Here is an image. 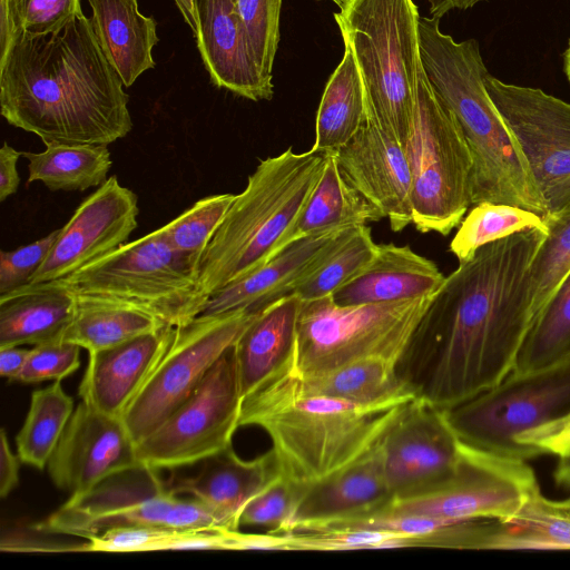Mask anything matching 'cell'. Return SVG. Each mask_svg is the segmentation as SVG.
Returning <instances> with one entry per match:
<instances>
[{"instance_id": "obj_49", "label": "cell", "mask_w": 570, "mask_h": 570, "mask_svg": "<svg viewBox=\"0 0 570 570\" xmlns=\"http://www.w3.org/2000/svg\"><path fill=\"white\" fill-rule=\"evenodd\" d=\"M18 454H13L7 439L6 431L1 430L0 435V495L6 498L19 483Z\"/></svg>"}, {"instance_id": "obj_20", "label": "cell", "mask_w": 570, "mask_h": 570, "mask_svg": "<svg viewBox=\"0 0 570 570\" xmlns=\"http://www.w3.org/2000/svg\"><path fill=\"white\" fill-rule=\"evenodd\" d=\"M175 328L165 326L118 345L88 352L79 386L81 402L101 413L122 419L168 350Z\"/></svg>"}, {"instance_id": "obj_25", "label": "cell", "mask_w": 570, "mask_h": 570, "mask_svg": "<svg viewBox=\"0 0 570 570\" xmlns=\"http://www.w3.org/2000/svg\"><path fill=\"white\" fill-rule=\"evenodd\" d=\"M445 278L409 245L380 244L372 261L331 296L340 306L411 299L438 293Z\"/></svg>"}, {"instance_id": "obj_10", "label": "cell", "mask_w": 570, "mask_h": 570, "mask_svg": "<svg viewBox=\"0 0 570 570\" xmlns=\"http://www.w3.org/2000/svg\"><path fill=\"white\" fill-rule=\"evenodd\" d=\"M443 412L466 445L523 461L539 456L518 438L570 413V358L525 373L511 372L492 389Z\"/></svg>"}, {"instance_id": "obj_3", "label": "cell", "mask_w": 570, "mask_h": 570, "mask_svg": "<svg viewBox=\"0 0 570 570\" xmlns=\"http://www.w3.org/2000/svg\"><path fill=\"white\" fill-rule=\"evenodd\" d=\"M415 397L361 404L302 393L281 368L243 399L239 425L267 433L283 479L311 485L368 451Z\"/></svg>"}, {"instance_id": "obj_47", "label": "cell", "mask_w": 570, "mask_h": 570, "mask_svg": "<svg viewBox=\"0 0 570 570\" xmlns=\"http://www.w3.org/2000/svg\"><path fill=\"white\" fill-rule=\"evenodd\" d=\"M518 442L533 449L539 455L570 458V413L523 432Z\"/></svg>"}, {"instance_id": "obj_5", "label": "cell", "mask_w": 570, "mask_h": 570, "mask_svg": "<svg viewBox=\"0 0 570 570\" xmlns=\"http://www.w3.org/2000/svg\"><path fill=\"white\" fill-rule=\"evenodd\" d=\"M325 163V153L298 154L292 147L259 161L200 258L197 281L205 298L255 272L289 244Z\"/></svg>"}, {"instance_id": "obj_51", "label": "cell", "mask_w": 570, "mask_h": 570, "mask_svg": "<svg viewBox=\"0 0 570 570\" xmlns=\"http://www.w3.org/2000/svg\"><path fill=\"white\" fill-rule=\"evenodd\" d=\"M484 0H430V14L432 18H442L451 10H465Z\"/></svg>"}, {"instance_id": "obj_45", "label": "cell", "mask_w": 570, "mask_h": 570, "mask_svg": "<svg viewBox=\"0 0 570 570\" xmlns=\"http://www.w3.org/2000/svg\"><path fill=\"white\" fill-rule=\"evenodd\" d=\"M181 532L151 525L116 528L86 540L82 552L163 551Z\"/></svg>"}, {"instance_id": "obj_56", "label": "cell", "mask_w": 570, "mask_h": 570, "mask_svg": "<svg viewBox=\"0 0 570 570\" xmlns=\"http://www.w3.org/2000/svg\"><path fill=\"white\" fill-rule=\"evenodd\" d=\"M567 459H570V458H567Z\"/></svg>"}, {"instance_id": "obj_19", "label": "cell", "mask_w": 570, "mask_h": 570, "mask_svg": "<svg viewBox=\"0 0 570 570\" xmlns=\"http://www.w3.org/2000/svg\"><path fill=\"white\" fill-rule=\"evenodd\" d=\"M334 154L348 184L381 210L393 232L412 224L411 170L397 140L366 120Z\"/></svg>"}, {"instance_id": "obj_46", "label": "cell", "mask_w": 570, "mask_h": 570, "mask_svg": "<svg viewBox=\"0 0 570 570\" xmlns=\"http://www.w3.org/2000/svg\"><path fill=\"white\" fill-rule=\"evenodd\" d=\"M59 234L56 229L47 236L13 250L0 252V295L29 284L40 268Z\"/></svg>"}, {"instance_id": "obj_37", "label": "cell", "mask_w": 570, "mask_h": 570, "mask_svg": "<svg viewBox=\"0 0 570 570\" xmlns=\"http://www.w3.org/2000/svg\"><path fill=\"white\" fill-rule=\"evenodd\" d=\"M532 228L547 230L544 219L531 210L507 204L479 203L462 219L450 250L459 263H464L485 244Z\"/></svg>"}, {"instance_id": "obj_31", "label": "cell", "mask_w": 570, "mask_h": 570, "mask_svg": "<svg viewBox=\"0 0 570 570\" xmlns=\"http://www.w3.org/2000/svg\"><path fill=\"white\" fill-rule=\"evenodd\" d=\"M365 121L362 78L351 49L345 46L343 58L330 77L318 106L315 140L311 150H338L355 136Z\"/></svg>"}, {"instance_id": "obj_6", "label": "cell", "mask_w": 570, "mask_h": 570, "mask_svg": "<svg viewBox=\"0 0 570 570\" xmlns=\"http://www.w3.org/2000/svg\"><path fill=\"white\" fill-rule=\"evenodd\" d=\"M334 17L362 78L366 120L405 148L422 67L417 7L413 0H351Z\"/></svg>"}, {"instance_id": "obj_13", "label": "cell", "mask_w": 570, "mask_h": 570, "mask_svg": "<svg viewBox=\"0 0 570 570\" xmlns=\"http://www.w3.org/2000/svg\"><path fill=\"white\" fill-rule=\"evenodd\" d=\"M538 487L535 473L525 461L461 442V462L452 479L419 494L394 498L374 513L422 515L449 522H509Z\"/></svg>"}, {"instance_id": "obj_48", "label": "cell", "mask_w": 570, "mask_h": 570, "mask_svg": "<svg viewBox=\"0 0 570 570\" xmlns=\"http://www.w3.org/2000/svg\"><path fill=\"white\" fill-rule=\"evenodd\" d=\"M22 153L3 142L0 149V202L17 193L20 177L17 165Z\"/></svg>"}, {"instance_id": "obj_42", "label": "cell", "mask_w": 570, "mask_h": 570, "mask_svg": "<svg viewBox=\"0 0 570 570\" xmlns=\"http://www.w3.org/2000/svg\"><path fill=\"white\" fill-rule=\"evenodd\" d=\"M308 487L279 478L246 504L239 525L265 527L269 533H286Z\"/></svg>"}, {"instance_id": "obj_23", "label": "cell", "mask_w": 570, "mask_h": 570, "mask_svg": "<svg viewBox=\"0 0 570 570\" xmlns=\"http://www.w3.org/2000/svg\"><path fill=\"white\" fill-rule=\"evenodd\" d=\"M191 476L176 478L168 487L176 494H187L206 504L222 528L238 531L246 504L269 484L282 478L272 450L243 460L232 446L202 461Z\"/></svg>"}, {"instance_id": "obj_39", "label": "cell", "mask_w": 570, "mask_h": 570, "mask_svg": "<svg viewBox=\"0 0 570 570\" xmlns=\"http://www.w3.org/2000/svg\"><path fill=\"white\" fill-rule=\"evenodd\" d=\"M82 14L80 0H0V56L18 31L50 33Z\"/></svg>"}, {"instance_id": "obj_50", "label": "cell", "mask_w": 570, "mask_h": 570, "mask_svg": "<svg viewBox=\"0 0 570 570\" xmlns=\"http://www.w3.org/2000/svg\"><path fill=\"white\" fill-rule=\"evenodd\" d=\"M30 350L19 346L0 348V374L10 381H17L27 361Z\"/></svg>"}, {"instance_id": "obj_12", "label": "cell", "mask_w": 570, "mask_h": 570, "mask_svg": "<svg viewBox=\"0 0 570 570\" xmlns=\"http://www.w3.org/2000/svg\"><path fill=\"white\" fill-rule=\"evenodd\" d=\"M242 402L232 346L189 397L136 444L139 463L157 471L176 469L226 450L240 426Z\"/></svg>"}, {"instance_id": "obj_44", "label": "cell", "mask_w": 570, "mask_h": 570, "mask_svg": "<svg viewBox=\"0 0 570 570\" xmlns=\"http://www.w3.org/2000/svg\"><path fill=\"white\" fill-rule=\"evenodd\" d=\"M80 348L63 340L35 345L17 381L27 384L62 381L79 367Z\"/></svg>"}, {"instance_id": "obj_27", "label": "cell", "mask_w": 570, "mask_h": 570, "mask_svg": "<svg viewBox=\"0 0 570 570\" xmlns=\"http://www.w3.org/2000/svg\"><path fill=\"white\" fill-rule=\"evenodd\" d=\"M76 308L77 296L57 281L0 295V348L61 340Z\"/></svg>"}, {"instance_id": "obj_43", "label": "cell", "mask_w": 570, "mask_h": 570, "mask_svg": "<svg viewBox=\"0 0 570 570\" xmlns=\"http://www.w3.org/2000/svg\"><path fill=\"white\" fill-rule=\"evenodd\" d=\"M282 0H236V8L264 77L272 81L279 42Z\"/></svg>"}, {"instance_id": "obj_28", "label": "cell", "mask_w": 570, "mask_h": 570, "mask_svg": "<svg viewBox=\"0 0 570 570\" xmlns=\"http://www.w3.org/2000/svg\"><path fill=\"white\" fill-rule=\"evenodd\" d=\"M88 2L98 43L125 87H130L140 75L155 67L153 49L159 41L157 22L139 11L138 0Z\"/></svg>"}, {"instance_id": "obj_18", "label": "cell", "mask_w": 570, "mask_h": 570, "mask_svg": "<svg viewBox=\"0 0 570 570\" xmlns=\"http://www.w3.org/2000/svg\"><path fill=\"white\" fill-rule=\"evenodd\" d=\"M139 465L136 443L122 419L81 402L49 460L48 470L59 489L77 495Z\"/></svg>"}, {"instance_id": "obj_38", "label": "cell", "mask_w": 570, "mask_h": 570, "mask_svg": "<svg viewBox=\"0 0 570 570\" xmlns=\"http://www.w3.org/2000/svg\"><path fill=\"white\" fill-rule=\"evenodd\" d=\"M544 223L547 235L531 264L532 327L570 273V205Z\"/></svg>"}, {"instance_id": "obj_41", "label": "cell", "mask_w": 570, "mask_h": 570, "mask_svg": "<svg viewBox=\"0 0 570 570\" xmlns=\"http://www.w3.org/2000/svg\"><path fill=\"white\" fill-rule=\"evenodd\" d=\"M510 523L525 531L539 550H570V500L546 498L540 487L523 502Z\"/></svg>"}, {"instance_id": "obj_24", "label": "cell", "mask_w": 570, "mask_h": 570, "mask_svg": "<svg viewBox=\"0 0 570 570\" xmlns=\"http://www.w3.org/2000/svg\"><path fill=\"white\" fill-rule=\"evenodd\" d=\"M346 229L325 232L289 243L258 269L213 294L202 314L239 308L258 311L291 294L295 285L323 261Z\"/></svg>"}, {"instance_id": "obj_40", "label": "cell", "mask_w": 570, "mask_h": 570, "mask_svg": "<svg viewBox=\"0 0 570 570\" xmlns=\"http://www.w3.org/2000/svg\"><path fill=\"white\" fill-rule=\"evenodd\" d=\"M235 197L236 195L230 193L204 197L175 219L161 226L160 228L170 246L190 257L198 267L203 253L214 237Z\"/></svg>"}, {"instance_id": "obj_11", "label": "cell", "mask_w": 570, "mask_h": 570, "mask_svg": "<svg viewBox=\"0 0 570 570\" xmlns=\"http://www.w3.org/2000/svg\"><path fill=\"white\" fill-rule=\"evenodd\" d=\"M258 311L239 308L200 314L175 328L168 350L122 415L136 444L189 397L213 365L235 345Z\"/></svg>"}, {"instance_id": "obj_33", "label": "cell", "mask_w": 570, "mask_h": 570, "mask_svg": "<svg viewBox=\"0 0 570 570\" xmlns=\"http://www.w3.org/2000/svg\"><path fill=\"white\" fill-rule=\"evenodd\" d=\"M165 326L169 325L128 306L77 297L75 316L61 340L94 352Z\"/></svg>"}, {"instance_id": "obj_36", "label": "cell", "mask_w": 570, "mask_h": 570, "mask_svg": "<svg viewBox=\"0 0 570 570\" xmlns=\"http://www.w3.org/2000/svg\"><path fill=\"white\" fill-rule=\"evenodd\" d=\"M570 358V273L527 335L512 372L525 373Z\"/></svg>"}, {"instance_id": "obj_35", "label": "cell", "mask_w": 570, "mask_h": 570, "mask_svg": "<svg viewBox=\"0 0 570 570\" xmlns=\"http://www.w3.org/2000/svg\"><path fill=\"white\" fill-rule=\"evenodd\" d=\"M377 245L367 225L347 228L323 261L293 288L301 301L331 296L374 257Z\"/></svg>"}, {"instance_id": "obj_54", "label": "cell", "mask_w": 570, "mask_h": 570, "mask_svg": "<svg viewBox=\"0 0 570 570\" xmlns=\"http://www.w3.org/2000/svg\"><path fill=\"white\" fill-rule=\"evenodd\" d=\"M563 70L570 83V39L568 42V48L563 52Z\"/></svg>"}, {"instance_id": "obj_34", "label": "cell", "mask_w": 570, "mask_h": 570, "mask_svg": "<svg viewBox=\"0 0 570 570\" xmlns=\"http://www.w3.org/2000/svg\"><path fill=\"white\" fill-rule=\"evenodd\" d=\"M73 400L61 380L32 393L26 420L16 436L22 463L43 470L58 446L73 413Z\"/></svg>"}, {"instance_id": "obj_22", "label": "cell", "mask_w": 570, "mask_h": 570, "mask_svg": "<svg viewBox=\"0 0 570 570\" xmlns=\"http://www.w3.org/2000/svg\"><path fill=\"white\" fill-rule=\"evenodd\" d=\"M380 440L348 465L311 484L286 533L372 514L390 503L393 497L383 473Z\"/></svg>"}, {"instance_id": "obj_26", "label": "cell", "mask_w": 570, "mask_h": 570, "mask_svg": "<svg viewBox=\"0 0 570 570\" xmlns=\"http://www.w3.org/2000/svg\"><path fill=\"white\" fill-rule=\"evenodd\" d=\"M302 301L282 296L261 308L234 345L239 390L244 399L275 375L289 358Z\"/></svg>"}, {"instance_id": "obj_21", "label": "cell", "mask_w": 570, "mask_h": 570, "mask_svg": "<svg viewBox=\"0 0 570 570\" xmlns=\"http://www.w3.org/2000/svg\"><path fill=\"white\" fill-rule=\"evenodd\" d=\"M197 47L214 85L249 100H269L273 81L262 73L236 0H196Z\"/></svg>"}, {"instance_id": "obj_30", "label": "cell", "mask_w": 570, "mask_h": 570, "mask_svg": "<svg viewBox=\"0 0 570 570\" xmlns=\"http://www.w3.org/2000/svg\"><path fill=\"white\" fill-rule=\"evenodd\" d=\"M397 367L394 361L370 357L316 375L297 376L283 371L302 393L372 404L415 393L401 380Z\"/></svg>"}, {"instance_id": "obj_14", "label": "cell", "mask_w": 570, "mask_h": 570, "mask_svg": "<svg viewBox=\"0 0 570 570\" xmlns=\"http://www.w3.org/2000/svg\"><path fill=\"white\" fill-rule=\"evenodd\" d=\"M484 86L525 157L547 216L561 212L570 205V104L490 72Z\"/></svg>"}, {"instance_id": "obj_7", "label": "cell", "mask_w": 570, "mask_h": 570, "mask_svg": "<svg viewBox=\"0 0 570 570\" xmlns=\"http://www.w3.org/2000/svg\"><path fill=\"white\" fill-rule=\"evenodd\" d=\"M197 271L159 227L57 282L77 297L128 306L178 327L200 315L207 304Z\"/></svg>"}, {"instance_id": "obj_16", "label": "cell", "mask_w": 570, "mask_h": 570, "mask_svg": "<svg viewBox=\"0 0 570 570\" xmlns=\"http://www.w3.org/2000/svg\"><path fill=\"white\" fill-rule=\"evenodd\" d=\"M383 473L394 498L432 490L452 479L461 462V442L443 410L417 396L380 440Z\"/></svg>"}, {"instance_id": "obj_2", "label": "cell", "mask_w": 570, "mask_h": 570, "mask_svg": "<svg viewBox=\"0 0 570 570\" xmlns=\"http://www.w3.org/2000/svg\"><path fill=\"white\" fill-rule=\"evenodd\" d=\"M90 19L46 35L18 31L0 56V111L46 145H109L132 129L129 97Z\"/></svg>"}, {"instance_id": "obj_55", "label": "cell", "mask_w": 570, "mask_h": 570, "mask_svg": "<svg viewBox=\"0 0 570 570\" xmlns=\"http://www.w3.org/2000/svg\"><path fill=\"white\" fill-rule=\"evenodd\" d=\"M334 3H336L340 9L344 8L351 0H332Z\"/></svg>"}, {"instance_id": "obj_1", "label": "cell", "mask_w": 570, "mask_h": 570, "mask_svg": "<svg viewBox=\"0 0 570 570\" xmlns=\"http://www.w3.org/2000/svg\"><path fill=\"white\" fill-rule=\"evenodd\" d=\"M547 230H521L480 247L451 273L399 364L417 396L448 410L514 368L532 328L531 264Z\"/></svg>"}, {"instance_id": "obj_8", "label": "cell", "mask_w": 570, "mask_h": 570, "mask_svg": "<svg viewBox=\"0 0 570 570\" xmlns=\"http://www.w3.org/2000/svg\"><path fill=\"white\" fill-rule=\"evenodd\" d=\"M435 294L354 306H340L332 296L302 301L295 344L283 368L306 376L370 357L400 364Z\"/></svg>"}, {"instance_id": "obj_15", "label": "cell", "mask_w": 570, "mask_h": 570, "mask_svg": "<svg viewBox=\"0 0 570 570\" xmlns=\"http://www.w3.org/2000/svg\"><path fill=\"white\" fill-rule=\"evenodd\" d=\"M177 500L157 470L139 465L107 478L82 494L70 495L35 530L88 540L124 527L169 529V515Z\"/></svg>"}, {"instance_id": "obj_29", "label": "cell", "mask_w": 570, "mask_h": 570, "mask_svg": "<svg viewBox=\"0 0 570 570\" xmlns=\"http://www.w3.org/2000/svg\"><path fill=\"white\" fill-rule=\"evenodd\" d=\"M325 154L326 163L323 173L293 226L289 243L385 218L380 209L348 184L340 169L334 151Z\"/></svg>"}, {"instance_id": "obj_52", "label": "cell", "mask_w": 570, "mask_h": 570, "mask_svg": "<svg viewBox=\"0 0 570 570\" xmlns=\"http://www.w3.org/2000/svg\"><path fill=\"white\" fill-rule=\"evenodd\" d=\"M177 8L181 12L185 22L191 29L196 38L199 32V20L196 8V0H174Z\"/></svg>"}, {"instance_id": "obj_17", "label": "cell", "mask_w": 570, "mask_h": 570, "mask_svg": "<svg viewBox=\"0 0 570 570\" xmlns=\"http://www.w3.org/2000/svg\"><path fill=\"white\" fill-rule=\"evenodd\" d=\"M137 196L110 176L61 228L29 284L61 279L127 243L137 227Z\"/></svg>"}, {"instance_id": "obj_4", "label": "cell", "mask_w": 570, "mask_h": 570, "mask_svg": "<svg viewBox=\"0 0 570 570\" xmlns=\"http://www.w3.org/2000/svg\"><path fill=\"white\" fill-rule=\"evenodd\" d=\"M440 19L419 17L424 73L455 116L472 161V206L483 202L531 210L547 208L519 144L484 86L489 72L475 39L461 42L440 30Z\"/></svg>"}, {"instance_id": "obj_53", "label": "cell", "mask_w": 570, "mask_h": 570, "mask_svg": "<svg viewBox=\"0 0 570 570\" xmlns=\"http://www.w3.org/2000/svg\"><path fill=\"white\" fill-rule=\"evenodd\" d=\"M553 479L558 487L570 493V459H559L553 472ZM568 499L570 500V495Z\"/></svg>"}, {"instance_id": "obj_9", "label": "cell", "mask_w": 570, "mask_h": 570, "mask_svg": "<svg viewBox=\"0 0 570 570\" xmlns=\"http://www.w3.org/2000/svg\"><path fill=\"white\" fill-rule=\"evenodd\" d=\"M416 111L405 151L411 170L412 224L449 235L472 206V156L453 112L419 71Z\"/></svg>"}, {"instance_id": "obj_32", "label": "cell", "mask_w": 570, "mask_h": 570, "mask_svg": "<svg viewBox=\"0 0 570 570\" xmlns=\"http://www.w3.org/2000/svg\"><path fill=\"white\" fill-rule=\"evenodd\" d=\"M41 153H22L28 159V183L41 181L52 191L99 187L111 167L107 145L53 144Z\"/></svg>"}]
</instances>
